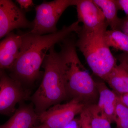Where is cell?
I'll list each match as a JSON object with an SVG mask.
<instances>
[{"label":"cell","instance_id":"cell-6","mask_svg":"<svg viewBox=\"0 0 128 128\" xmlns=\"http://www.w3.org/2000/svg\"><path fill=\"white\" fill-rule=\"evenodd\" d=\"M86 106L72 99L63 104H56L38 114L40 123L50 128H63L70 122Z\"/></svg>","mask_w":128,"mask_h":128},{"label":"cell","instance_id":"cell-17","mask_svg":"<svg viewBox=\"0 0 128 128\" xmlns=\"http://www.w3.org/2000/svg\"><path fill=\"white\" fill-rule=\"evenodd\" d=\"M116 116L115 123L117 128H128V108L122 102L119 96L116 106Z\"/></svg>","mask_w":128,"mask_h":128},{"label":"cell","instance_id":"cell-24","mask_svg":"<svg viewBox=\"0 0 128 128\" xmlns=\"http://www.w3.org/2000/svg\"><path fill=\"white\" fill-rule=\"evenodd\" d=\"M118 96L122 102L128 108V93Z\"/></svg>","mask_w":128,"mask_h":128},{"label":"cell","instance_id":"cell-9","mask_svg":"<svg viewBox=\"0 0 128 128\" xmlns=\"http://www.w3.org/2000/svg\"><path fill=\"white\" fill-rule=\"evenodd\" d=\"M76 6L77 21L83 24L86 30L94 31L108 25L102 10L93 0H77Z\"/></svg>","mask_w":128,"mask_h":128},{"label":"cell","instance_id":"cell-10","mask_svg":"<svg viewBox=\"0 0 128 128\" xmlns=\"http://www.w3.org/2000/svg\"><path fill=\"white\" fill-rule=\"evenodd\" d=\"M22 40L20 34L11 32L0 41V70H9L20 52Z\"/></svg>","mask_w":128,"mask_h":128},{"label":"cell","instance_id":"cell-8","mask_svg":"<svg viewBox=\"0 0 128 128\" xmlns=\"http://www.w3.org/2000/svg\"><path fill=\"white\" fill-rule=\"evenodd\" d=\"M32 26V22L28 20L24 11L12 1L0 0V39L15 29H31Z\"/></svg>","mask_w":128,"mask_h":128},{"label":"cell","instance_id":"cell-16","mask_svg":"<svg viewBox=\"0 0 128 128\" xmlns=\"http://www.w3.org/2000/svg\"><path fill=\"white\" fill-rule=\"evenodd\" d=\"M104 39L108 46L128 53V36L121 30H107Z\"/></svg>","mask_w":128,"mask_h":128},{"label":"cell","instance_id":"cell-23","mask_svg":"<svg viewBox=\"0 0 128 128\" xmlns=\"http://www.w3.org/2000/svg\"><path fill=\"white\" fill-rule=\"evenodd\" d=\"M116 58L121 61H124L128 64V53H124L117 56Z\"/></svg>","mask_w":128,"mask_h":128},{"label":"cell","instance_id":"cell-26","mask_svg":"<svg viewBox=\"0 0 128 128\" xmlns=\"http://www.w3.org/2000/svg\"><path fill=\"white\" fill-rule=\"evenodd\" d=\"M4 71V70H0V76L2 74V72Z\"/></svg>","mask_w":128,"mask_h":128},{"label":"cell","instance_id":"cell-15","mask_svg":"<svg viewBox=\"0 0 128 128\" xmlns=\"http://www.w3.org/2000/svg\"><path fill=\"white\" fill-rule=\"evenodd\" d=\"M82 112L91 128H112L111 123L101 113L96 104L86 106Z\"/></svg>","mask_w":128,"mask_h":128},{"label":"cell","instance_id":"cell-22","mask_svg":"<svg viewBox=\"0 0 128 128\" xmlns=\"http://www.w3.org/2000/svg\"><path fill=\"white\" fill-rule=\"evenodd\" d=\"M82 128H91L86 116L82 112L80 117Z\"/></svg>","mask_w":128,"mask_h":128},{"label":"cell","instance_id":"cell-4","mask_svg":"<svg viewBox=\"0 0 128 128\" xmlns=\"http://www.w3.org/2000/svg\"><path fill=\"white\" fill-rule=\"evenodd\" d=\"M108 26L94 31L86 30L82 27L76 41V47L84 56L93 73L105 81L117 65L116 58L104 39Z\"/></svg>","mask_w":128,"mask_h":128},{"label":"cell","instance_id":"cell-2","mask_svg":"<svg viewBox=\"0 0 128 128\" xmlns=\"http://www.w3.org/2000/svg\"><path fill=\"white\" fill-rule=\"evenodd\" d=\"M62 42L59 53L68 98L76 99L86 106L96 104L98 93L96 82L79 59L76 41L70 36Z\"/></svg>","mask_w":128,"mask_h":128},{"label":"cell","instance_id":"cell-1","mask_svg":"<svg viewBox=\"0 0 128 128\" xmlns=\"http://www.w3.org/2000/svg\"><path fill=\"white\" fill-rule=\"evenodd\" d=\"M79 23L76 21L55 32L44 35L19 32L22 40V48L18 58L9 70V76L24 87L34 84L43 76L40 68L49 50L72 33L78 34L82 28Z\"/></svg>","mask_w":128,"mask_h":128},{"label":"cell","instance_id":"cell-14","mask_svg":"<svg viewBox=\"0 0 128 128\" xmlns=\"http://www.w3.org/2000/svg\"><path fill=\"white\" fill-rule=\"evenodd\" d=\"M102 10L108 25L111 30H119L122 18L118 16V7L115 0H93Z\"/></svg>","mask_w":128,"mask_h":128},{"label":"cell","instance_id":"cell-5","mask_svg":"<svg viewBox=\"0 0 128 128\" xmlns=\"http://www.w3.org/2000/svg\"><path fill=\"white\" fill-rule=\"evenodd\" d=\"M76 2L77 0H55L44 2L38 5L35 8V18L29 32L40 35L57 32V24L60 16L69 6H76Z\"/></svg>","mask_w":128,"mask_h":128},{"label":"cell","instance_id":"cell-18","mask_svg":"<svg viewBox=\"0 0 128 128\" xmlns=\"http://www.w3.org/2000/svg\"><path fill=\"white\" fill-rule=\"evenodd\" d=\"M16 1L20 6V9L23 11L28 10L34 6L33 1L32 0H17Z\"/></svg>","mask_w":128,"mask_h":128},{"label":"cell","instance_id":"cell-19","mask_svg":"<svg viewBox=\"0 0 128 128\" xmlns=\"http://www.w3.org/2000/svg\"><path fill=\"white\" fill-rule=\"evenodd\" d=\"M119 10L125 12L126 18H128V0H115Z\"/></svg>","mask_w":128,"mask_h":128},{"label":"cell","instance_id":"cell-12","mask_svg":"<svg viewBox=\"0 0 128 128\" xmlns=\"http://www.w3.org/2000/svg\"><path fill=\"white\" fill-rule=\"evenodd\" d=\"M96 86L98 93L97 108L111 124L115 122L118 95L109 89L104 82H96Z\"/></svg>","mask_w":128,"mask_h":128},{"label":"cell","instance_id":"cell-11","mask_svg":"<svg viewBox=\"0 0 128 128\" xmlns=\"http://www.w3.org/2000/svg\"><path fill=\"white\" fill-rule=\"evenodd\" d=\"M39 123L32 104H22L7 122L0 125V128H32Z\"/></svg>","mask_w":128,"mask_h":128},{"label":"cell","instance_id":"cell-7","mask_svg":"<svg viewBox=\"0 0 128 128\" xmlns=\"http://www.w3.org/2000/svg\"><path fill=\"white\" fill-rule=\"evenodd\" d=\"M30 92L5 72L0 76V114L10 116L18 103L30 98Z\"/></svg>","mask_w":128,"mask_h":128},{"label":"cell","instance_id":"cell-25","mask_svg":"<svg viewBox=\"0 0 128 128\" xmlns=\"http://www.w3.org/2000/svg\"><path fill=\"white\" fill-rule=\"evenodd\" d=\"M50 128L48 126H46L44 124H41L40 123V124H38L36 126H34V128Z\"/></svg>","mask_w":128,"mask_h":128},{"label":"cell","instance_id":"cell-21","mask_svg":"<svg viewBox=\"0 0 128 128\" xmlns=\"http://www.w3.org/2000/svg\"><path fill=\"white\" fill-rule=\"evenodd\" d=\"M119 30L126 34L128 36V18L125 17L122 18Z\"/></svg>","mask_w":128,"mask_h":128},{"label":"cell","instance_id":"cell-3","mask_svg":"<svg viewBox=\"0 0 128 128\" xmlns=\"http://www.w3.org/2000/svg\"><path fill=\"white\" fill-rule=\"evenodd\" d=\"M54 46L49 50L42 64L44 72L41 84L30 98L38 114L68 98L62 61Z\"/></svg>","mask_w":128,"mask_h":128},{"label":"cell","instance_id":"cell-20","mask_svg":"<svg viewBox=\"0 0 128 128\" xmlns=\"http://www.w3.org/2000/svg\"><path fill=\"white\" fill-rule=\"evenodd\" d=\"M63 128H82L80 118H75Z\"/></svg>","mask_w":128,"mask_h":128},{"label":"cell","instance_id":"cell-13","mask_svg":"<svg viewBox=\"0 0 128 128\" xmlns=\"http://www.w3.org/2000/svg\"><path fill=\"white\" fill-rule=\"evenodd\" d=\"M108 76L105 82L118 95L128 93V64L121 61Z\"/></svg>","mask_w":128,"mask_h":128}]
</instances>
